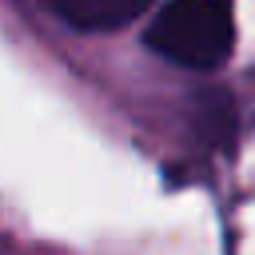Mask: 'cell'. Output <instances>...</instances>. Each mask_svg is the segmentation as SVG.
<instances>
[{
	"mask_svg": "<svg viewBox=\"0 0 255 255\" xmlns=\"http://www.w3.org/2000/svg\"><path fill=\"white\" fill-rule=\"evenodd\" d=\"M56 16H64L72 28L84 32H112L135 20L151 0H48Z\"/></svg>",
	"mask_w": 255,
	"mask_h": 255,
	"instance_id": "7a4b0ae2",
	"label": "cell"
},
{
	"mask_svg": "<svg viewBox=\"0 0 255 255\" xmlns=\"http://www.w3.org/2000/svg\"><path fill=\"white\" fill-rule=\"evenodd\" d=\"M231 0H167L147 24V48L179 68H215L231 56Z\"/></svg>",
	"mask_w": 255,
	"mask_h": 255,
	"instance_id": "6da1fadb",
	"label": "cell"
}]
</instances>
